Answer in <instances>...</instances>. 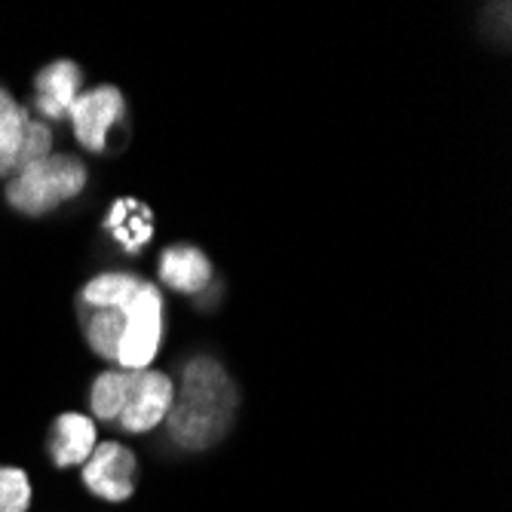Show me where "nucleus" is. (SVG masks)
<instances>
[{
  "mask_svg": "<svg viewBox=\"0 0 512 512\" xmlns=\"http://www.w3.org/2000/svg\"><path fill=\"white\" fill-rule=\"evenodd\" d=\"M53 154V132L43 120H34L28 123V135H25V151H22V166L34 163V160H43ZM19 166V169H22Z\"/></svg>",
  "mask_w": 512,
  "mask_h": 512,
  "instance_id": "dca6fc26",
  "label": "nucleus"
},
{
  "mask_svg": "<svg viewBox=\"0 0 512 512\" xmlns=\"http://www.w3.org/2000/svg\"><path fill=\"white\" fill-rule=\"evenodd\" d=\"M160 279L181 295H197L212 283V264L197 246H169L160 255Z\"/></svg>",
  "mask_w": 512,
  "mask_h": 512,
  "instance_id": "1a4fd4ad",
  "label": "nucleus"
},
{
  "mask_svg": "<svg viewBox=\"0 0 512 512\" xmlns=\"http://www.w3.org/2000/svg\"><path fill=\"white\" fill-rule=\"evenodd\" d=\"M28 123V108L16 102L7 86H0V178H10L22 166Z\"/></svg>",
  "mask_w": 512,
  "mask_h": 512,
  "instance_id": "9d476101",
  "label": "nucleus"
},
{
  "mask_svg": "<svg viewBox=\"0 0 512 512\" xmlns=\"http://www.w3.org/2000/svg\"><path fill=\"white\" fill-rule=\"evenodd\" d=\"M126 102L117 86H92L74 99L68 117L74 126V138L92 154H102L108 148L111 129L123 120Z\"/></svg>",
  "mask_w": 512,
  "mask_h": 512,
  "instance_id": "39448f33",
  "label": "nucleus"
},
{
  "mask_svg": "<svg viewBox=\"0 0 512 512\" xmlns=\"http://www.w3.org/2000/svg\"><path fill=\"white\" fill-rule=\"evenodd\" d=\"M234 408L237 390L227 381L224 368L215 359L197 356L184 368L181 393L166 414V424L181 448L203 451L227 433Z\"/></svg>",
  "mask_w": 512,
  "mask_h": 512,
  "instance_id": "f257e3e1",
  "label": "nucleus"
},
{
  "mask_svg": "<svg viewBox=\"0 0 512 512\" xmlns=\"http://www.w3.org/2000/svg\"><path fill=\"white\" fill-rule=\"evenodd\" d=\"M163 341V295L154 283L142 279V286L126 304V329L117 347V365L123 371H145Z\"/></svg>",
  "mask_w": 512,
  "mask_h": 512,
  "instance_id": "7ed1b4c3",
  "label": "nucleus"
},
{
  "mask_svg": "<svg viewBox=\"0 0 512 512\" xmlns=\"http://www.w3.org/2000/svg\"><path fill=\"white\" fill-rule=\"evenodd\" d=\"M126 381H129V371H102L89 390V405L92 414L99 417L105 424H114L117 414L123 408V396H126Z\"/></svg>",
  "mask_w": 512,
  "mask_h": 512,
  "instance_id": "4468645a",
  "label": "nucleus"
},
{
  "mask_svg": "<svg viewBox=\"0 0 512 512\" xmlns=\"http://www.w3.org/2000/svg\"><path fill=\"white\" fill-rule=\"evenodd\" d=\"M31 479L19 467H0V512H28Z\"/></svg>",
  "mask_w": 512,
  "mask_h": 512,
  "instance_id": "2eb2a0df",
  "label": "nucleus"
},
{
  "mask_svg": "<svg viewBox=\"0 0 512 512\" xmlns=\"http://www.w3.org/2000/svg\"><path fill=\"white\" fill-rule=\"evenodd\" d=\"M138 292V289H135ZM126 329V304L123 307H102L86 313V341L92 353L102 359H117V347Z\"/></svg>",
  "mask_w": 512,
  "mask_h": 512,
  "instance_id": "f8f14e48",
  "label": "nucleus"
},
{
  "mask_svg": "<svg viewBox=\"0 0 512 512\" xmlns=\"http://www.w3.org/2000/svg\"><path fill=\"white\" fill-rule=\"evenodd\" d=\"M105 227L111 230L114 240L126 252H138L154 237V212H151V206L138 203V200H117Z\"/></svg>",
  "mask_w": 512,
  "mask_h": 512,
  "instance_id": "9b49d317",
  "label": "nucleus"
},
{
  "mask_svg": "<svg viewBox=\"0 0 512 512\" xmlns=\"http://www.w3.org/2000/svg\"><path fill=\"white\" fill-rule=\"evenodd\" d=\"M83 482L92 494L102 500L123 503L132 497L138 482V460L135 454L120 442H102L83 463Z\"/></svg>",
  "mask_w": 512,
  "mask_h": 512,
  "instance_id": "423d86ee",
  "label": "nucleus"
},
{
  "mask_svg": "<svg viewBox=\"0 0 512 512\" xmlns=\"http://www.w3.org/2000/svg\"><path fill=\"white\" fill-rule=\"evenodd\" d=\"M86 188V166L71 154H50L16 169L7 181V203L28 218L46 215Z\"/></svg>",
  "mask_w": 512,
  "mask_h": 512,
  "instance_id": "f03ea898",
  "label": "nucleus"
},
{
  "mask_svg": "<svg viewBox=\"0 0 512 512\" xmlns=\"http://www.w3.org/2000/svg\"><path fill=\"white\" fill-rule=\"evenodd\" d=\"M142 286V279L135 273H102L89 279L80 292V304L86 310H102V307H123L132 301L135 289Z\"/></svg>",
  "mask_w": 512,
  "mask_h": 512,
  "instance_id": "ddd939ff",
  "label": "nucleus"
},
{
  "mask_svg": "<svg viewBox=\"0 0 512 512\" xmlns=\"http://www.w3.org/2000/svg\"><path fill=\"white\" fill-rule=\"evenodd\" d=\"M83 74L77 62L71 59H56L43 65L34 77V108L43 120H65L74 99L80 96Z\"/></svg>",
  "mask_w": 512,
  "mask_h": 512,
  "instance_id": "0eeeda50",
  "label": "nucleus"
},
{
  "mask_svg": "<svg viewBox=\"0 0 512 512\" xmlns=\"http://www.w3.org/2000/svg\"><path fill=\"white\" fill-rule=\"evenodd\" d=\"M92 451H96V424H92V417L77 411L59 414L50 433V457L56 467H77V463L89 460Z\"/></svg>",
  "mask_w": 512,
  "mask_h": 512,
  "instance_id": "6e6552de",
  "label": "nucleus"
},
{
  "mask_svg": "<svg viewBox=\"0 0 512 512\" xmlns=\"http://www.w3.org/2000/svg\"><path fill=\"white\" fill-rule=\"evenodd\" d=\"M175 402V384L166 371H129L123 408L117 414V427L126 433H148L166 421V414Z\"/></svg>",
  "mask_w": 512,
  "mask_h": 512,
  "instance_id": "20e7f679",
  "label": "nucleus"
}]
</instances>
